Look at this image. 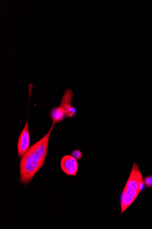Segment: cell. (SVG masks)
<instances>
[{
    "label": "cell",
    "mask_w": 152,
    "mask_h": 229,
    "mask_svg": "<svg viewBox=\"0 0 152 229\" xmlns=\"http://www.w3.org/2000/svg\"><path fill=\"white\" fill-rule=\"evenodd\" d=\"M50 117L54 125L62 121L66 117L64 109L60 105L53 108L50 113Z\"/></svg>",
    "instance_id": "6"
},
{
    "label": "cell",
    "mask_w": 152,
    "mask_h": 229,
    "mask_svg": "<svg viewBox=\"0 0 152 229\" xmlns=\"http://www.w3.org/2000/svg\"><path fill=\"white\" fill-rule=\"evenodd\" d=\"M144 186L142 172L137 163H134L123 190L121 201V215L135 202L139 194L144 190Z\"/></svg>",
    "instance_id": "2"
},
{
    "label": "cell",
    "mask_w": 152,
    "mask_h": 229,
    "mask_svg": "<svg viewBox=\"0 0 152 229\" xmlns=\"http://www.w3.org/2000/svg\"><path fill=\"white\" fill-rule=\"evenodd\" d=\"M61 167L63 171L67 175L76 176L78 164L77 160L72 155H66L61 160Z\"/></svg>",
    "instance_id": "4"
},
{
    "label": "cell",
    "mask_w": 152,
    "mask_h": 229,
    "mask_svg": "<svg viewBox=\"0 0 152 229\" xmlns=\"http://www.w3.org/2000/svg\"><path fill=\"white\" fill-rule=\"evenodd\" d=\"M55 125L52 124L48 132L30 147L20 162V182L27 185L44 165L48 150L50 135Z\"/></svg>",
    "instance_id": "1"
},
{
    "label": "cell",
    "mask_w": 152,
    "mask_h": 229,
    "mask_svg": "<svg viewBox=\"0 0 152 229\" xmlns=\"http://www.w3.org/2000/svg\"><path fill=\"white\" fill-rule=\"evenodd\" d=\"M71 155L74 157L77 160H80L83 157V154L81 151L78 150H75L71 152Z\"/></svg>",
    "instance_id": "8"
},
{
    "label": "cell",
    "mask_w": 152,
    "mask_h": 229,
    "mask_svg": "<svg viewBox=\"0 0 152 229\" xmlns=\"http://www.w3.org/2000/svg\"><path fill=\"white\" fill-rule=\"evenodd\" d=\"M29 127L26 121L22 132L19 137L17 143V150L18 157L22 158L24 155L27 152L29 149L30 137Z\"/></svg>",
    "instance_id": "3"
},
{
    "label": "cell",
    "mask_w": 152,
    "mask_h": 229,
    "mask_svg": "<svg viewBox=\"0 0 152 229\" xmlns=\"http://www.w3.org/2000/svg\"><path fill=\"white\" fill-rule=\"evenodd\" d=\"M73 93L70 89H68L65 91L60 105L64 109L66 117L72 118L76 114V110L74 106L72 105L73 100Z\"/></svg>",
    "instance_id": "5"
},
{
    "label": "cell",
    "mask_w": 152,
    "mask_h": 229,
    "mask_svg": "<svg viewBox=\"0 0 152 229\" xmlns=\"http://www.w3.org/2000/svg\"><path fill=\"white\" fill-rule=\"evenodd\" d=\"M145 186L147 188H152V175H149L144 178Z\"/></svg>",
    "instance_id": "7"
}]
</instances>
